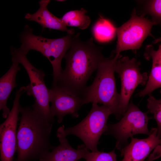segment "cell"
<instances>
[{
    "label": "cell",
    "mask_w": 161,
    "mask_h": 161,
    "mask_svg": "<svg viewBox=\"0 0 161 161\" xmlns=\"http://www.w3.org/2000/svg\"><path fill=\"white\" fill-rule=\"evenodd\" d=\"M147 112L140 110L132 102L129 104L126 112L120 120L114 124H108L105 133L111 134L116 139V148L120 150L127 145L128 139L134 135L142 134L149 136L148 121L151 118Z\"/></svg>",
    "instance_id": "obj_7"
},
{
    "label": "cell",
    "mask_w": 161,
    "mask_h": 161,
    "mask_svg": "<svg viewBox=\"0 0 161 161\" xmlns=\"http://www.w3.org/2000/svg\"><path fill=\"white\" fill-rule=\"evenodd\" d=\"M86 10L83 8L69 11L61 18L66 26L77 27L84 30L89 26L91 19L86 14Z\"/></svg>",
    "instance_id": "obj_18"
},
{
    "label": "cell",
    "mask_w": 161,
    "mask_h": 161,
    "mask_svg": "<svg viewBox=\"0 0 161 161\" xmlns=\"http://www.w3.org/2000/svg\"><path fill=\"white\" fill-rule=\"evenodd\" d=\"M76 35L64 58L66 65L55 84L81 97L86 83L92 74L97 70L104 57L101 49L91 38L86 41Z\"/></svg>",
    "instance_id": "obj_1"
},
{
    "label": "cell",
    "mask_w": 161,
    "mask_h": 161,
    "mask_svg": "<svg viewBox=\"0 0 161 161\" xmlns=\"http://www.w3.org/2000/svg\"><path fill=\"white\" fill-rule=\"evenodd\" d=\"M160 42H161V37L156 39L153 42L154 44H156Z\"/></svg>",
    "instance_id": "obj_24"
},
{
    "label": "cell",
    "mask_w": 161,
    "mask_h": 161,
    "mask_svg": "<svg viewBox=\"0 0 161 161\" xmlns=\"http://www.w3.org/2000/svg\"><path fill=\"white\" fill-rule=\"evenodd\" d=\"M160 93L161 95V89ZM147 107L148 111L153 114L157 122V136L161 138V98L157 99L153 96L149 95L147 99Z\"/></svg>",
    "instance_id": "obj_20"
},
{
    "label": "cell",
    "mask_w": 161,
    "mask_h": 161,
    "mask_svg": "<svg viewBox=\"0 0 161 161\" xmlns=\"http://www.w3.org/2000/svg\"><path fill=\"white\" fill-rule=\"evenodd\" d=\"M12 61L9 70L0 79V109L2 111V116L6 118L10 111L7 106V102L14 88L16 86V78L20 69L19 64Z\"/></svg>",
    "instance_id": "obj_15"
},
{
    "label": "cell",
    "mask_w": 161,
    "mask_h": 161,
    "mask_svg": "<svg viewBox=\"0 0 161 161\" xmlns=\"http://www.w3.org/2000/svg\"><path fill=\"white\" fill-rule=\"evenodd\" d=\"M112 114V111L107 107L92 103L87 115L75 126L64 128V134L66 137L69 134L75 135L83 142L89 150L97 151L99 140L102 134L107 131V120Z\"/></svg>",
    "instance_id": "obj_6"
},
{
    "label": "cell",
    "mask_w": 161,
    "mask_h": 161,
    "mask_svg": "<svg viewBox=\"0 0 161 161\" xmlns=\"http://www.w3.org/2000/svg\"><path fill=\"white\" fill-rule=\"evenodd\" d=\"M121 55L114 53L100 62L91 85L87 86L81 96L84 104L100 103L109 108L118 119L120 94L117 91L114 66Z\"/></svg>",
    "instance_id": "obj_3"
},
{
    "label": "cell",
    "mask_w": 161,
    "mask_h": 161,
    "mask_svg": "<svg viewBox=\"0 0 161 161\" xmlns=\"http://www.w3.org/2000/svg\"><path fill=\"white\" fill-rule=\"evenodd\" d=\"M24 92L21 87L16 91L10 112L0 125L1 161H13L17 151V124L21 107L19 100L21 95Z\"/></svg>",
    "instance_id": "obj_10"
},
{
    "label": "cell",
    "mask_w": 161,
    "mask_h": 161,
    "mask_svg": "<svg viewBox=\"0 0 161 161\" xmlns=\"http://www.w3.org/2000/svg\"><path fill=\"white\" fill-rule=\"evenodd\" d=\"M20 113L16 161L39 160L53 148L49 140L52 123L28 107L21 106Z\"/></svg>",
    "instance_id": "obj_2"
},
{
    "label": "cell",
    "mask_w": 161,
    "mask_h": 161,
    "mask_svg": "<svg viewBox=\"0 0 161 161\" xmlns=\"http://www.w3.org/2000/svg\"><path fill=\"white\" fill-rule=\"evenodd\" d=\"M140 63L135 58L121 56L114 66L115 72L119 75L121 83L118 119L123 117L128 108L134 91L139 85H145L148 77L146 72L140 71Z\"/></svg>",
    "instance_id": "obj_8"
},
{
    "label": "cell",
    "mask_w": 161,
    "mask_h": 161,
    "mask_svg": "<svg viewBox=\"0 0 161 161\" xmlns=\"http://www.w3.org/2000/svg\"><path fill=\"white\" fill-rule=\"evenodd\" d=\"M116 28L109 20L101 17L94 24L92 32L95 39L99 42H105L113 39Z\"/></svg>",
    "instance_id": "obj_17"
},
{
    "label": "cell",
    "mask_w": 161,
    "mask_h": 161,
    "mask_svg": "<svg viewBox=\"0 0 161 161\" xmlns=\"http://www.w3.org/2000/svg\"><path fill=\"white\" fill-rule=\"evenodd\" d=\"M76 35L68 34L59 38H46L35 35L32 29L26 25L20 35L21 45L19 48L27 53L30 50L36 51L48 59L52 67V84H55L63 70L62 60L69 49Z\"/></svg>",
    "instance_id": "obj_4"
},
{
    "label": "cell",
    "mask_w": 161,
    "mask_h": 161,
    "mask_svg": "<svg viewBox=\"0 0 161 161\" xmlns=\"http://www.w3.org/2000/svg\"><path fill=\"white\" fill-rule=\"evenodd\" d=\"M144 55L147 59H152V66L145 88L137 95L140 97L150 95L154 90L161 87V62L154 53L151 45L146 47Z\"/></svg>",
    "instance_id": "obj_16"
},
{
    "label": "cell",
    "mask_w": 161,
    "mask_h": 161,
    "mask_svg": "<svg viewBox=\"0 0 161 161\" xmlns=\"http://www.w3.org/2000/svg\"><path fill=\"white\" fill-rule=\"evenodd\" d=\"M11 54L12 61L21 64L28 75L30 83L23 87L27 95L32 96L34 98L35 103L32 109L49 122L54 123V117L50 110L49 89L44 80L45 73L42 70L34 66L27 58V53L19 48L11 47Z\"/></svg>",
    "instance_id": "obj_5"
},
{
    "label": "cell",
    "mask_w": 161,
    "mask_h": 161,
    "mask_svg": "<svg viewBox=\"0 0 161 161\" xmlns=\"http://www.w3.org/2000/svg\"><path fill=\"white\" fill-rule=\"evenodd\" d=\"M154 25L151 20L138 16L134 10L130 19L116 28L117 41L113 53L119 56L124 51L139 49L144 40L150 35Z\"/></svg>",
    "instance_id": "obj_9"
},
{
    "label": "cell",
    "mask_w": 161,
    "mask_h": 161,
    "mask_svg": "<svg viewBox=\"0 0 161 161\" xmlns=\"http://www.w3.org/2000/svg\"><path fill=\"white\" fill-rule=\"evenodd\" d=\"M50 0H40L39 4V8L33 14L27 13L25 18L30 21H35L45 28L66 32L68 34H73V29H68L61 18H59L51 13L48 9L47 6Z\"/></svg>",
    "instance_id": "obj_14"
},
{
    "label": "cell",
    "mask_w": 161,
    "mask_h": 161,
    "mask_svg": "<svg viewBox=\"0 0 161 161\" xmlns=\"http://www.w3.org/2000/svg\"><path fill=\"white\" fill-rule=\"evenodd\" d=\"M49 91L50 111L53 116L57 117L59 123L66 115L69 114L74 118L78 117V111L84 104L80 96L56 85H52Z\"/></svg>",
    "instance_id": "obj_11"
},
{
    "label": "cell",
    "mask_w": 161,
    "mask_h": 161,
    "mask_svg": "<svg viewBox=\"0 0 161 161\" xmlns=\"http://www.w3.org/2000/svg\"><path fill=\"white\" fill-rule=\"evenodd\" d=\"M142 15L148 14L152 17L151 21L155 25L161 26V0L140 1Z\"/></svg>",
    "instance_id": "obj_19"
},
{
    "label": "cell",
    "mask_w": 161,
    "mask_h": 161,
    "mask_svg": "<svg viewBox=\"0 0 161 161\" xmlns=\"http://www.w3.org/2000/svg\"><path fill=\"white\" fill-rule=\"evenodd\" d=\"M154 51L161 62V44L159 46L157 50H154Z\"/></svg>",
    "instance_id": "obj_23"
},
{
    "label": "cell",
    "mask_w": 161,
    "mask_h": 161,
    "mask_svg": "<svg viewBox=\"0 0 161 161\" xmlns=\"http://www.w3.org/2000/svg\"><path fill=\"white\" fill-rule=\"evenodd\" d=\"M64 128L62 126L57 131L59 145L40 159V161H78L84 158L89 150L84 144L78 146L77 149L71 147L64 134Z\"/></svg>",
    "instance_id": "obj_13"
},
{
    "label": "cell",
    "mask_w": 161,
    "mask_h": 161,
    "mask_svg": "<svg viewBox=\"0 0 161 161\" xmlns=\"http://www.w3.org/2000/svg\"><path fill=\"white\" fill-rule=\"evenodd\" d=\"M153 153L151 154L147 161H152L161 157V144L154 148Z\"/></svg>",
    "instance_id": "obj_22"
},
{
    "label": "cell",
    "mask_w": 161,
    "mask_h": 161,
    "mask_svg": "<svg viewBox=\"0 0 161 161\" xmlns=\"http://www.w3.org/2000/svg\"><path fill=\"white\" fill-rule=\"evenodd\" d=\"M114 149L109 152L89 151L84 159L86 161H117Z\"/></svg>",
    "instance_id": "obj_21"
},
{
    "label": "cell",
    "mask_w": 161,
    "mask_h": 161,
    "mask_svg": "<svg viewBox=\"0 0 161 161\" xmlns=\"http://www.w3.org/2000/svg\"><path fill=\"white\" fill-rule=\"evenodd\" d=\"M148 137L143 139L131 138L128 145L120 150L123 156L121 161H143L151 151L161 144L157 128H152Z\"/></svg>",
    "instance_id": "obj_12"
}]
</instances>
